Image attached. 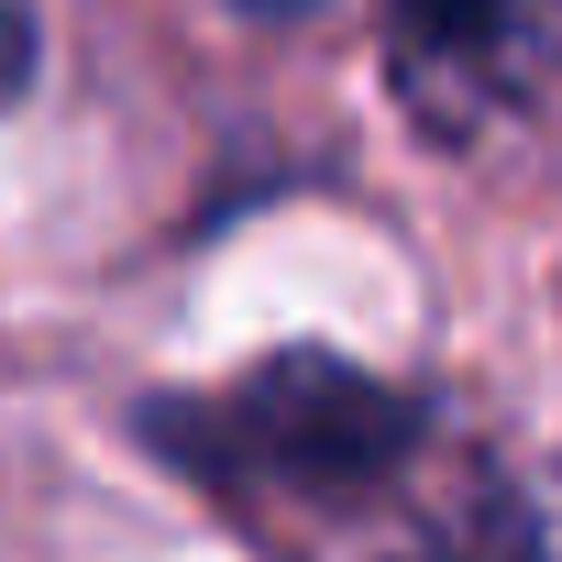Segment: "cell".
Here are the masks:
<instances>
[{"label": "cell", "instance_id": "6da1fadb", "mask_svg": "<svg viewBox=\"0 0 562 562\" xmlns=\"http://www.w3.org/2000/svg\"><path fill=\"white\" fill-rule=\"evenodd\" d=\"M122 430L232 518L364 529V518H397L430 485L441 397L408 386V375H375L331 342H276L243 375L133 397Z\"/></svg>", "mask_w": 562, "mask_h": 562}, {"label": "cell", "instance_id": "7a4b0ae2", "mask_svg": "<svg viewBox=\"0 0 562 562\" xmlns=\"http://www.w3.org/2000/svg\"><path fill=\"white\" fill-rule=\"evenodd\" d=\"M386 89L430 144H485L562 89V0H386Z\"/></svg>", "mask_w": 562, "mask_h": 562}, {"label": "cell", "instance_id": "3957f363", "mask_svg": "<svg viewBox=\"0 0 562 562\" xmlns=\"http://www.w3.org/2000/svg\"><path fill=\"white\" fill-rule=\"evenodd\" d=\"M364 562H551V529L496 452H463L441 485H419L386 518V540Z\"/></svg>", "mask_w": 562, "mask_h": 562}, {"label": "cell", "instance_id": "277c9868", "mask_svg": "<svg viewBox=\"0 0 562 562\" xmlns=\"http://www.w3.org/2000/svg\"><path fill=\"white\" fill-rule=\"evenodd\" d=\"M45 67V23H34V0H0V111H12Z\"/></svg>", "mask_w": 562, "mask_h": 562}]
</instances>
